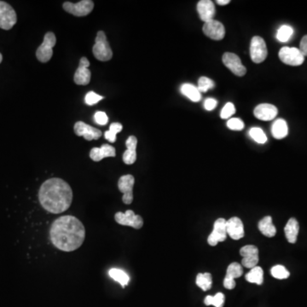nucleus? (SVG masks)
Listing matches in <instances>:
<instances>
[{"label":"nucleus","mask_w":307,"mask_h":307,"mask_svg":"<svg viewBox=\"0 0 307 307\" xmlns=\"http://www.w3.org/2000/svg\"><path fill=\"white\" fill-rule=\"evenodd\" d=\"M267 55L266 44L263 38L254 36L250 44V56L252 61L254 63H261L266 59Z\"/></svg>","instance_id":"39448f33"},{"label":"nucleus","mask_w":307,"mask_h":307,"mask_svg":"<svg viewBox=\"0 0 307 307\" xmlns=\"http://www.w3.org/2000/svg\"><path fill=\"white\" fill-rule=\"evenodd\" d=\"M137 145H138V139L135 136H130L126 142V150L123 154V162L126 165H132L137 161Z\"/></svg>","instance_id":"aec40b11"},{"label":"nucleus","mask_w":307,"mask_h":307,"mask_svg":"<svg viewBox=\"0 0 307 307\" xmlns=\"http://www.w3.org/2000/svg\"><path fill=\"white\" fill-rule=\"evenodd\" d=\"M57 43V38L54 33L48 32L45 34L43 43L40 45L36 51V57L41 62H47L53 56V48Z\"/></svg>","instance_id":"20e7f679"},{"label":"nucleus","mask_w":307,"mask_h":307,"mask_svg":"<svg viewBox=\"0 0 307 307\" xmlns=\"http://www.w3.org/2000/svg\"><path fill=\"white\" fill-rule=\"evenodd\" d=\"M235 113H236V108L232 102H227L226 104L225 105L223 109L221 110L220 117L224 120L230 119Z\"/></svg>","instance_id":"f704fd0d"},{"label":"nucleus","mask_w":307,"mask_h":307,"mask_svg":"<svg viewBox=\"0 0 307 307\" xmlns=\"http://www.w3.org/2000/svg\"><path fill=\"white\" fill-rule=\"evenodd\" d=\"M218 105V101L214 98H207L205 102H204V108L207 111H212L214 108H216Z\"/></svg>","instance_id":"58836bf2"},{"label":"nucleus","mask_w":307,"mask_h":307,"mask_svg":"<svg viewBox=\"0 0 307 307\" xmlns=\"http://www.w3.org/2000/svg\"><path fill=\"white\" fill-rule=\"evenodd\" d=\"M196 285L203 291L209 290L213 285V278L210 273H200L196 277Z\"/></svg>","instance_id":"bb28decb"},{"label":"nucleus","mask_w":307,"mask_h":307,"mask_svg":"<svg viewBox=\"0 0 307 307\" xmlns=\"http://www.w3.org/2000/svg\"><path fill=\"white\" fill-rule=\"evenodd\" d=\"M102 99H103V97H102L100 95L97 94L94 91H90L88 92L85 98H84V102L86 104L89 106L91 105L96 104L98 103V102L101 101Z\"/></svg>","instance_id":"e433bc0d"},{"label":"nucleus","mask_w":307,"mask_h":307,"mask_svg":"<svg viewBox=\"0 0 307 307\" xmlns=\"http://www.w3.org/2000/svg\"><path fill=\"white\" fill-rule=\"evenodd\" d=\"M116 150L109 144H102L100 148H93L90 151V158L93 162H98L107 157H115Z\"/></svg>","instance_id":"412c9836"},{"label":"nucleus","mask_w":307,"mask_h":307,"mask_svg":"<svg viewBox=\"0 0 307 307\" xmlns=\"http://www.w3.org/2000/svg\"><path fill=\"white\" fill-rule=\"evenodd\" d=\"M92 52L95 58L99 61H109L113 58V51L103 31H99L97 34Z\"/></svg>","instance_id":"7ed1b4c3"},{"label":"nucleus","mask_w":307,"mask_h":307,"mask_svg":"<svg viewBox=\"0 0 307 307\" xmlns=\"http://www.w3.org/2000/svg\"><path fill=\"white\" fill-rule=\"evenodd\" d=\"M230 0H218L217 3L220 5H226L228 3H230Z\"/></svg>","instance_id":"37998d69"},{"label":"nucleus","mask_w":307,"mask_h":307,"mask_svg":"<svg viewBox=\"0 0 307 307\" xmlns=\"http://www.w3.org/2000/svg\"><path fill=\"white\" fill-rule=\"evenodd\" d=\"M270 273L276 279H280V280L287 279L290 275L289 271L284 266H281V265H277L272 267L270 270Z\"/></svg>","instance_id":"2f4dec72"},{"label":"nucleus","mask_w":307,"mask_h":307,"mask_svg":"<svg viewBox=\"0 0 307 307\" xmlns=\"http://www.w3.org/2000/svg\"><path fill=\"white\" fill-rule=\"evenodd\" d=\"M95 122L100 125H105L108 122V118L105 112L98 111L94 115Z\"/></svg>","instance_id":"4c0bfd02"},{"label":"nucleus","mask_w":307,"mask_h":307,"mask_svg":"<svg viewBox=\"0 0 307 307\" xmlns=\"http://www.w3.org/2000/svg\"><path fill=\"white\" fill-rule=\"evenodd\" d=\"M225 295L222 293H218L214 296L207 295L205 300L204 303L206 306H213L215 307H223L224 303H225Z\"/></svg>","instance_id":"7c9ffc66"},{"label":"nucleus","mask_w":307,"mask_h":307,"mask_svg":"<svg viewBox=\"0 0 307 307\" xmlns=\"http://www.w3.org/2000/svg\"><path fill=\"white\" fill-rule=\"evenodd\" d=\"M294 34L293 27L288 25H283L278 29L277 33V39L280 42H287L290 40L292 35Z\"/></svg>","instance_id":"c756f323"},{"label":"nucleus","mask_w":307,"mask_h":307,"mask_svg":"<svg viewBox=\"0 0 307 307\" xmlns=\"http://www.w3.org/2000/svg\"><path fill=\"white\" fill-rule=\"evenodd\" d=\"M271 133L276 139H283L288 134L287 122L283 119H278L274 122L271 127Z\"/></svg>","instance_id":"b1692460"},{"label":"nucleus","mask_w":307,"mask_h":307,"mask_svg":"<svg viewBox=\"0 0 307 307\" xmlns=\"http://www.w3.org/2000/svg\"><path fill=\"white\" fill-rule=\"evenodd\" d=\"M180 91L184 96L189 98L190 101L199 102L202 98V95L200 92L198 88L191 84H184L180 88Z\"/></svg>","instance_id":"393cba45"},{"label":"nucleus","mask_w":307,"mask_h":307,"mask_svg":"<svg viewBox=\"0 0 307 307\" xmlns=\"http://www.w3.org/2000/svg\"><path fill=\"white\" fill-rule=\"evenodd\" d=\"M2 60H3V56H2V54L0 53V63L2 62Z\"/></svg>","instance_id":"c03bdc74"},{"label":"nucleus","mask_w":307,"mask_h":307,"mask_svg":"<svg viewBox=\"0 0 307 307\" xmlns=\"http://www.w3.org/2000/svg\"><path fill=\"white\" fill-rule=\"evenodd\" d=\"M214 87V82L209 78L201 77L198 81V90L200 92H207Z\"/></svg>","instance_id":"72a5a7b5"},{"label":"nucleus","mask_w":307,"mask_h":307,"mask_svg":"<svg viewBox=\"0 0 307 307\" xmlns=\"http://www.w3.org/2000/svg\"><path fill=\"white\" fill-rule=\"evenodd\" d=\"M227 235L233 240L242 239L244 236V226L242 220L237 217H232L226 222Z\"/></svg>","instance_id":"a211bd4d"},{"label":"nucleus","mask_w":307,"mask_h":307,"mask_svg":"<svg viewBox=\"0 0 307 307\" xmlns=\"http://www.w3.org/2000/svg\"><path fill=\"white\" fill-rule=\"evenodd\" d=\"M299 50L301 51V53L304 57H307V35L302 38Z\"/></svg>","instance_id":"a19ab883"},{"label":"nucleus","mask_w":307,"mask_h":307,"mask_svg":"<svg viewBox=\"0 0 307 307\" xmlns=\"http://www.w3.org/2000/svg\"><path fill=\"white\" fill-rule=\"evenodd\" d=\"M115 220L116 223L124 226H131L134 229L139 230L143 225V220L142 217L135 213L132 210H127L125 213L118 212L115 214Z\"/></svg>","instance_id":"0eeeda50"},{"label":"nucleus","mask_w":307,"mask_h":307,"mask_svg":"<svg viewBox=\"0 0 307 307\" xmlns=\"http://www.w3.org/2000/svg\"><path fill=\"white\" fill-rule=\"evenodd\" d=\"M278 56L281 61L289 66H300L305 61L304 56L299 49L295 47H283Z\"/></svg>","instance_id":"1a4fd4ad"},{"label":"nucleus","mask_w":307,"mask_h":307,"mask_svg":"<svg viewBox=\"0 0 307 307\" xmlns=\"http://www.w3.org/2000/svg\"><path fill=\"white\" fill-rule=\"evenodd\" d=\"M245 278L248 283L261 285L264 282L263 269L260 266L253 267L249 272L246 274Z\"/></svg>","instance_id":"a878e982"},{"label":"nucleus","mask_w":307,"mask_h":307,"mask_svg":"<svg viewBox=\"0 0 307 307\" xmlns=\"http://www.w3.org/2000/svg\"><path fill=\"white\" fill-rule=\"evenodd\" d=\"M243 273V267L238 263L230 264L227 268L226 276L225 278L235 280L236 278L241 277Z\"/></svg>","instance_id":"c85d7f7f"},{"label":"nucleus","mask_w":307,"mask_h":307,"mask_svg":"<svg viewBox=\"0 0 307 307\" xmlns=\"http://www.w3.org/2000/svg\"><path fill=\"white\" fill-rule=\"evenodd\" d=\"M109 276L114 279V280L118 282L119 284L122 285V287H125L128 284L130 281V277L128 275L125 273L124 270H120V269H115L113 268L109 270Z\"/></svg>","instance_id":"cd10ccee"},{"label":"nucleus","mask_w":307,"mask_h":307,"mask_svg":"<svg viewBox=\"0 0 307 307\" xmlns=\"http://www.w3.org/2000/svg\"><path fill=\"white\" fill-rule=\"evenodd\" d=\"M240 254L243 257L242 265L246 268L252 269L257 266L259 262V249L253 245H246L240 250Z\"/></svg>","instance_id":"4468645a"},{"label":"nucleus","mask_w":307,"mask_h":307,"mask_svg":"<svg viewBox=\"0 0 307 307\" xmlns=\"http://www.w3.org/2000/svg\"><path fill=\"white\" fill-rule=\"evenodd\" d=\"M197 11L199 14L201 20L205 22L213 20L215 15V6L211 0H201L197 3Z\"/></svg>","instance_id":"6ab92c4d"},{"label":"nucleus","mask_w":307,"mask_h":307,"mask_svg":"<svg viewBox=\"0 0 307 307\" xmlns=\"http://www.w3.org/2000/svg\"><path fill=\"white\" fill-rule=\"evenodd\" d=\"M73 190L63 179L53 178L44 181L39 190L41 206L47 212L58 214L67 211L73 202Z\"/></svg>","instance_id":"f03ea898"},{"label":"nucleus","mask_w":307,"mask_h":307,"mask_svg":"<svg viewBox=\"0 0 307 307\" xmlns=\"http://www.w3.org/2000/svg\"><path fill=\"white\" fill-rule=\"evenodd\" d=\"M90 61L86 58H82L80 60V64L76 69L75 76H74V81L75 84L79 85H86L91 81V73L89 70Z\"/></svg>","instance_id":"2eb2a0df"},{"label":"nucleus","mask_w":307,"mask_h":307,"mask_svg":"<svg viewBox=\"0 0 307 307\" xmlns=\"http://www.w3.org/2000/svg\"><path fill=\"white\" fill-rule=\"evenodd\" d=\"M258 227L260 232L267 237H273L277 233V229L272 223V219L270 216H266L260 220Z\"/></svg>","instance_id":"5701e85b"},{"label":"nucleus","mask_w":307,"mask_h":307,"mask_svg":"<svg viewBox=\"0 0 307 307\" xmlns=\"http://www.w3.org/2000/svg\"><path fill=\"white\" fill-rule=\"evenodd\" d=\"M17 16L9 3L0 1V28L10 30L17 23Z\"/></svg>","instance_id":"423d86ee"},{"label":"nucleus","mask_w":307,"mask_h":307,"mask_svg":"<svg viewBox=\"0 0 307 307\" xmlns=\"http://www.w3.org/2000/svg\"><path fill=\"white\" fill-rule=\"evenodd\" d=\"M224 287L227 288V289H233L236 287V282L235 280H231V279H227L225 278L224 280Z\"/></svg>","instance_id":"79ce46f5"},{"label":"nucleus","mask_w":307,"mask_h":307,"mask_svg":"<svg viewBox=\"0 0 307 307\" xmlns=\"http://www.w3.org/2000/svg\"><path fill=\"white\" fill-rule=\"evenodd\" d=\"M203 33L213 41H221L225 35V28L223 24L216 20H211L203 25Z\"/></svg>","instance_id":"ddd939ff"},{"label":"nucleus","mask_w":307,"mask_h":307,"mask_svg":"<svg viewBox=\"0 0 307 307\" xmlns=\"http://www.w3.org/2000/svg\"><path fill=\"white\" fill-rule=\"evenodd\" d=\"M226 222L227 220L222 218L215 221L213 225V232L210 234L207 238V243L210 246H216L218 243L226 240Z\"/></svg>","instance_id":"9b49d317"},{"label":"nucleus","mask_w":307,"mask_h":307,"mask_svg":"<svg viewBox=\"0 0 307 307\" xmlns=\"http://www.w3.org/2000/svg\"><path fill=\"white\" fill-rule=\"evenodd\" d=\"M62 7L66 12L72 14L75 17H85L93 10L94 3L91 0H82L76 3L65 2Z\"/></svg>","instance_id":"6e6552de"},{"label":"nucleus","mask_w":307,"mask_h":307,"mask_svg":"<svg viewBox=\"0 0 307 307\" xmlns=\"http://www.w3.org/2000/svg\"><path fill=\"white\" fill-rule=\"evenodd\" d=\"M300 231V225L297 220L294 218H291L287 221L286 226L284 228V232L287 241L290 243H295L297 241L298 234Z\"/></svg>","instance_id":"4be33fe9"},{"label":"nucleus","mask_w":307,"mask_h":307,"mask_svg":"<svg viewBox=\"0 0 307 307\" xmlns=\"http://www.w3.org/2000/svg\"><path fill=\"white\" fill-rule=\"evenodd\" d=\"M249 135L252 139L258 143H261L263 144L265 143H266L267 137L263 130L259 127H253V128L250 129Z\"/></svg>","instance_id":"473e14b6"},{"label":"nucleus","mask_w":307,"mask_h":307,"mask_svg":"<svg viewBox=\"0 0 307 307\" xmlns=\"http://www.w3.org/2000/svg\"><path fill=\"white\" fill-rule=\"evenodd\" d=\"M277 113H278V110L277 107L269 103L258 105L253 111L254 116L264 122H269L276 118Z\"/></svg>","instance_id":"f3484780"},{"label":"nucleus","mask_w":307,"mask_h":307,"mask_svg":"<svg viewBox=\"0 0 307 307\" xmlns=\"http://www.w3.org/2000/svg\"><path fill=\"white\" fill-rule=\"evenodd\" d=\"M135 184V179L131 174L122 176L118 181L119 190L123 193L122 202L125 205H130L133 202V186Z\"/></svg>","instance_id":"9d476101"},{"label":"nucleus","mask_w":307,"mask_h":307,"mask_svg":"<svg viewBox=\"0 0 307 307\" xmlns=\"http://www.w3.org/2000/svg\"><path fill=\"white\" fill-rule=\"evenodd\" d=\"M222 60H223L224 64L225 65V67L229 68L234 75H237L239 77L246 75V68L242 63L241 59L237 55L231 53V52H226L223 55Z\"/></svg>","instance_id":"f8f14e48"},{"label":"nucleus","mask_w":307,"mask_h":307,"mask_svg":"<svg viewBox=\"0 0 307 307\" xmlns=\"http://www.w3.org/2000/svg\"><path fill=\"white\" fill-rule=\"evenodd\" d=\"M75 134L80 137H84L85 140L91 141L97 140L102 137V132L93 126L87 125L83 122H78L74 126Z\"/></svg>","instance_id":"dca6fc26"},{"label":"nucleus","mask_w":307,"mask_h":307,"mask_svg":"<svg viewBox=\"0 0 307 307\" xmlns=\"http://www.w3.org/2000/svg\"><path fill=\"white\" fill-rule=\"evenodd\" d=\"M227 126L233 131H242L244 128V123L241 119L231 118L227 122Z\"/></svg>","instance_id":"c9c22d12"},{"label":"nucleus","mask_w":307,"mask_h":307,"mask_svg":"<svg viewBox=\"0 0 307 307\" xmlns=\"http://www.w3.org/2000/svg\"><path fill=\"white\" fill-rule=\"evenodd\" d=\"M122 129H123V125L119 123V122H115V123H112L110 126H109V130L108 132L114 134V135H117V133L120 132H122Z\"/></svg>","instance_id":"ea45409f"},{"label":"nucleus","mask_w":307,"mask_h":307,"mask_svg":"<svg viewBox=\"0 0 307 307\" xmlns=\"http://www.w3.org/2000/svg\"><path fill=\"white\" fill-rule=\"evenodd\" d=\"M51 243L58 249L73 252L81 247L85 238V228L81 220L65 215L54 220L50 229Z\"/></svg>","instance_id":"f257e3e1"}]
</instances>
